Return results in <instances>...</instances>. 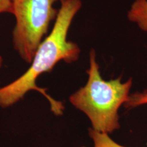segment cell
I'll return each instance as SVG.
<instances>
[{
  "label": "cell",
  "mask_w": 147,
  "mask_h": 147,
  "mask_svg": "<svg viewBox=\"0 0 147 147\" xmlns=\"http://www.w3.org/2000/svg\"><path fill=\"white\" fill-rule=\"evenodd\" d=\"M81 0H65L61 3L54 27L43 40L35 53L28 69L10 84L0 88V107L7 108L21 100L28 92H39L49 101L55 115L63 114L64 106L38 87L36 80L44 73L50 72L60 61L67 63L78 60L80 49L78 45L67 39L74 18L82 7Z\"/></svg>",
  "instance_id": "6da1fadb"
},
{
  "label": "cell",
  "mask_w": 147,
  "mask_h": 147,
  "mask_svg": "<svg viewBox=\"0 0 147 147\" xmlns=\"http://www.w3.org/2000/svg\"><path fill=\"white\" fill-rule=\"evenodd\" d=\"M89 63L87 83L70 95L69 102L87 116L93 130L111 134L120 128L118 111L127 102L132 80L121 82V76L104 80L93 49L89 53Z\"/></svg>",
  "instance_id": "7a4b0ae2"
},
{
  "label": "cell",
  "mask_w": 147,
  "mask_h": 147,
  "mask_svg": "<svg viewBox=\"0 0 147 147\" xmlns=\"http://www.w3.org/2000/svg\"><path fill=\"white\" fill-rule=\"evenodd\" d=\"M65 0H13L12 14L15 25L12 43L22 59L32 61L37 49L48 34L50 25L56 19L59 10L54 7Z\"/></svg>",
  "instance_id": "3957f363"
},
{
  "label": "cell",
  "mask_w": 147,
  "mask_h": 147,
  "mask_svg": "<svg viewBox=\"0 0 147 147\" xmlns=\"http://www.w3.org/2000/svg\"><path fill=\"white\" fill-rule=\"evenodd\" d=\"M129 20L147 32V0H135L127 13Z\"/></svg>",
  "instance_id": "277c9868"
},
{
  "label": "cell",
  "mask_w": 147,
  "mask_h": 147,
  "mask_svg": "<svg viewBox=\"0 0 147 147\" xmlns=\"http://www.w3.org/2000/svg\"><path fill=\"white\" fill-rule=\"evenodd\" d=\"M89 135L93 140L94 147H125L115 142L108 134L96 131L92 128L89 129Z\"/></svg>",
  "instance_id": "5b68a950"
},
{
  "label": "cell",
  "mask_w": 147,
  "mask_h": 147,
  "mask_svg": "<svg viewBox=\"0 0 147 147\" xmlns=\"http://www.w3.org/2000/svg\"><path fill=\"white\" fill-rule=\"evenodd\" d=\"M147 104V91L137 92L129 95L127 102L124 104V106L127 109L138 107Z\"/></svg>",
  "instance_id": "8992f818"
},
{
  "label": "cell",
  "mask_w": 147,
  "mask_h": 147,
  "mask_svg": "<svg viewBox=\"0 0 147 147\" xmlns=\"http://www.w3.org/2000/svg\"><path fill=\"white\" fill-rule=\"evenodd\" d=\"M13 0H0V14L10 13L12 14Z\"/></svg>",
  "instance_id": "52a82bcc"
},
{
  "label": "cell",
  "mask_w": 147,
  "mask_h": 147,
  "mask_svg": "<svg viewBox=\"0 0 147 147\" xmlns=\"http://www.w3.org/2000/svg\"><path fill=\"white\" fill-rule=\"evenodd\" d=\"M2 64H3V58L0 55V69H1V66H2Z\"/></svg>",
  "instance_id": "ba28073f"
}]
</instances>
